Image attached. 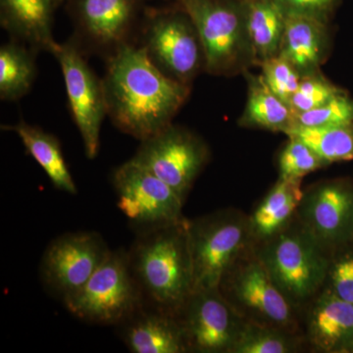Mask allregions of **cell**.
Listing matches in <instances>:
<instances>
[{
  "mask_svg": "<svg viewBox=\"0 0 353 353\" xmlns=\"http://www.w3.org/2000/svg\"><path fill=\"white\" fill-rule=\"evenodd\" d=\"M299 316L306 345L313 352H350L353 304L343 301L324 287Z\"/></svg>",
  "mask_w": 353,
  "mask_h": 353,
  "instance_id": "obj_16",
  "label": "cell"
},
{
  "mask_svg": "<svg viewBox=\"0 0 353 353\" xmlns=\"http://www.w3.org/2000/svg\"><path fill=\"white\" fill-rule=\"evenodd\" d=\"M102 82L111 122L139 141L171 125L190 92V85L165 75L134 43L108 58Z\"/></svg>",
  "mask_w": 353,
  "mask_h": 353,
  "instance_id": "obj_1",
  "label": "cell"
},
{
  "mask_svg": "<svg viewBox=\"0 0 353 353\" xmlns=\"http://www.w3.org/2000/svg\"><path fill=\"white\" fill-rule=\"evenodd\" d=\"M194 290L215 289L253 243L250 216L221 209L188 221Z\"/></svg>",
  "mask_w": 353,
  "mask_h": 353,
  "instance_id": "obj_5",
  "label": "cell"
},
{
  "mask_svg": "<svg viewBox=\"0 0 353 353\" xmlns=\"http://www.w3.org/2000/svg\"><path fill=\"white\" fill-rule=\"evenodd\" d=\"M37 51L11 41L0 48V99L16 101L30 92L37 78Z\"/></svg>",
  "mask_w": 353,
  "mask_h": 353,
  "instance_id": "obj_24",
  "label": "cell"
},
{
  "mask_svg": "<svg viewBox=\"0 0 353 353\" xmlns=\"http://www.w3.org/2000/svg\"><path fill=\"white\" fill-rule=\"evenodd\" d=\"M74 41L81 50L112 57L132 43L139 0H72Z\"/></svg>",
  "mask_w": 353,
  "mask_h": 353,
  "instance_id": "obj_14",
  "label": "cell"
},
{
  "mask_svg": "<svg viewBox=\"0 0 353 353\" xmlns=\"http://www.w3.org/2000/svg\"><path fill=\"white\" fill-rule=\"evenodd\" d=\"M109 252L105 241L95 232L58 236L51 241L41 259L44 285L64 303L82 290Z\"/></svg>",
  "mask_w": 353,
  "mask_h": 353,
  "instance_id": "obj_13",
  "label": "cell"
},
{
  "mask_svg": "<svg viewBox=\"0 0 353 353\" xmlns=\"http://www.w3.org/2000/svg\"><path fill=\"white\" fill-rule=\"evenodd\" d=\"M83 322L118 326L143 305L132 277L127 250H110L94 275L75 296L63 303Z\"/></svg>",
  "mask_w": 353,
  "mask_h": 353,
  "instance_id": "obj_7",
  "label": "cell"
},
{
  "mask_svg": "<svg viewBox=\"0 0 353 353\" xmlns=\"http://www.w3.org/2000/svg\"><path fill=\"white\" fill-rule=\"evenodd\" d=\"M188 221L137 234L127 252L143 304L175 316L194 292Z\"/></svg>",
  "mask_w": 353,
  "mask_h": 353,
  "instance_id": "obj_2",
  "label": "cell"
},
{
  "mask_svg": "<svg viewBox=\"0 0 353 353\" xmlns=\"http://www.w3.org/2000/svg\"><path fill=\"white\" fill-rule=\"evenodd\" d=\"M253 63L278 57L284 34L285 14L274 0H245Z\"/></svg>",
  "mask_w": 353,
  "mask_h": 353,
  "instance_id": "obj_23",
  "label": "cell"
},
{
  "mask_svg": "<svg viewBox=\"0 0 353 353\" xmlns=\"http://www.w3.org/2000/svg\"><path fill=\"white\" fill-rule=\"evenodd\" d=\"M63 75L70 110L83 143L85 157L94 159L101 146L102 121L108 115L103 82L88 66L73 39L52 52Z\"/></svg>",
  "mask_w": 353,
  "mask_h": 353,
  "instance_id": "obj_11",
  "label": "cell"
},
{
  "mask_svg": "<svg viewBox=\"0 0 353 353\" xmlns=\"http://www.w3.org/2000/svg\"><path fill=\"white\" fill-rule=\"evenodd\" d=\"M1 128L19 137L27 152L46 172L55 189L70 194H77L76 183L65 162L61 145L57 137L41 128L28 124L24 120Z\"/></svg>",
  "mask_w": 353,
  "mask_h": 353,
  "instance_id": "obj_21",
  "label": "cell"
},
{
  "mask_svg": "<svg viewBox=\"0 0 353 353\" xmlns=\"http://www.w3.org/2000/svg\"><path fill=\"white\" fill-rule=\"evenodd\" d=\"M288 15L306 16L328 24L340 0H274Z\"/></svg>",
  "mask_w": 353,
  "mask_h": 353,
  "instance_id": "obj_32",
  "label": "cell"
},
{
  "mask_svg": "<svg viewBox=\"0 0 353 353\" xmlns=\"http://www.w3.org/2000/svg\"><path fill=\"white\" fill-rule=\"evenodd\" d=\"M118 208L136 233L185 220V201L163 181L130 159L113 172Z\"/></svg>",
  "mask_w": 353,
  "mask_h": 353,
  "instance_id": "obj_9",
  "label": "cell"
},
{
  "mask_svg": "<svg viewBox=\"0 0 353 353\" xmlns=\"http://www.w3.org/2000/svg\"><path fill=\"white\" fill-rule=\"evenodd\" d=\"M285 134L303 141L327 165L353 160V124L332 127L296 126Z\"/></svg>",
  "mask_w": 353,
  "mask_h": 353,
  "instance_id": "obj_25",
  "label": "cell"
},
{
  "mask_svg": "<svg viewBox=\"0 0 353 353\" xmlns=\"http://www.w3.org/2000/svg\"><path fill=\"white\" fill-rule=\"evenodd\" d=\"M196 26L205 70L215 76L245 73L253 63L245 0H180Z\"/></svg>",
  "mask_w": 353,
  "mask_h": 353,
  "instance_id": "obj_4",
  "label": "cell"
},
{
  "mask_svg": "<svg viewBox=\"0 0 353 353\" xmlns=\"http://www.w3.org/2000/svg\"><path fill=\"white\" fill-rule=\"evenodd\" d=\"M117 327L131 352H189L176 316L159 309L143 304Z\"/></svg>",
  "mask_w": 353,
  "mask_h": 353,
  "instance_id": "obj_17",
  "label": "cell"
},
{
  "mask_svg": "<svg viewBox=\"0 0 353 353\" xmlns=\"http://www.w3.org/2000/svg\"><path fill=\"white\" fill-rule=\"evenodd\" d=\"M328 166L303 141L294 137H289V141L279 157V178L289 180H301L308 174Z\"/></svg>",
  "mask_w": 353,
  "mask_h": 353,
  "instance_id": "obj_27",
  "label": "cell"
},
{
  "mask_svg": "<svg viewBox=\"0 0 353 353\" xmlns=\"http://www.w3.org/2000/svg\"><path fill=\"white\" fill-rule=\"evenodd\" d=\"M328 51V24L306 16H285L279 55L287 59L301 77L319 72Z\"/></svg>",
  "mask_w": 353,
  "mask_h": 353,
  "instance_id": "obj_19",
  "label": "cell"
},
{
  "mask_svg": "<svg viewBox=\"0 0 353 353\" xmlns=\"http://www.w3.org/2000/svg\"><path fill=\"white\" fill-rule=\"evenodd\" d=\"M305 345L303 334L245 322L231 353H294Z\"/></svg>",
  "mask_w": 353,
  "mask_h": 353,
  "instance_id": "obj_26",
  "label": "cell"
},
{
  "mask_svg": "<svg viewBox=\"0 0 353 353\" xmlns=\"http://www.w3.org/2000/svg\"><path fill=\"white\" fill-rule=\"evenodd\" d=\"M353 124V99L339 95L320 108L297 114L294 127H332Z\"/></svg>",
  "mask_w": 353,
  "mask_h": 353,
  "instance_id": "obj_29",
  "label": "cell"
},
{
  "mask_svg": "<svg viewBox=\"0 0 353 353\" xmlns=\"http://www.w3.org/2000/svg\"><path fill=\"white\" fill-rule=\"evenodd\" d=\"M189 352L231 353L245 320L219 288L194 290L176 315Z\"/></svg>",
  "mask_w": 353,
  "mask_h": 353,
  "instance_id": "obj_12",
  "label": "cell"
},
{
  "mask_svg": "<svg viewBox=\"0 0 353 353\" xmlns=\"http://www.w3.org/2000/svg\"><path fill=\"white\" fill-rule=\"evenodd\" d=\"M245 73L248 83V101L240 119L241 126L284 134L292 129L296 115L289 104L272 92L261 75Z\"/></svg>",
  "mask_w": 353,
  "mask_h": 353,
  "instance_id": "obj_22",
  "label": "cell"
},
{
  "mask_svg": "<svg viewBox=\"0 0 353 353\" xmlns=\"http://www.w3.org/2000/svg\"><path fill=\"white\" fill-rule=\"evenodd\" d=\"M350 352H353V341H352V347H350Z\"/></svg>",
  "mask_w": 353,
  "mask_h": 353,
  "instance_id": "obj_33",
  "label": "cell"
},
{
  "mask_svg": "<svg viewBox=\"0 0 353 353\" xmlns=\"http://www.w3.org/2000/svg\"><path fill=\"white\" fill-rule=\"evenodd\" d=\"M209 155L208 145L199 136L172 123L141 141L132 160L170 185L185 201Z\"/></svg>",
  "mask_w": 353,
  "mask_h": 353,
  "instance_id": "obj_10",
  "label": "cell"
},
{
  "mask_svg": "<svg viewBox=\"0 0 353 353\" xmlns=\"http://www.w3.org/2000/svg\"><path fill=\"white\" fill-rule=\"evenodd\" d=\"M254 250L274 284L299 314L326 284L333 252L297 216L275 236L254 243Z\"/></svg>",
  "mask_w": 353,
  "mask_h": 353,
  "instance_id": "obj_3",
  "label": "cell"
},
{
  "mask_svg": "<svg viewBox=\"0 0 353 353\" xmlns=\"http://www.w3.org/2000/svg\"><path fill=\"white\" fill-rule=\"evenodd\" d=\"M261 77L272 92L289 104L301 81V75L284 57L278 55L260 65Z\"/></svg>",
  "mask_w": 353,
  "mask_h": 353,
  "instance_id": "obj_30",
  "label": "cell"
},
{
  "mask_svg": "<svg viewBox=\"0 0 353 353\" xmlns=\"http://www.w3.org/2000/svg\"><path fill=\"white\" fill-rule=\"evenodd\" d=\"M345 94L327 80L321 71L301 77V83L289 102L294 115L320 108L339 95Z\"/></svg>",
  "mask_w": 353,
  "mask_h": 353,
  "instance_id": "obj_28",
  "label": "cell"
},
{
  "mask_svg": "<svg viewBox=\"0 0 353 353\" xmlns=\"http://www.w3.org/2000/svg\"><path fill=\"white\" fill-rule=\"evenodd\" d=\"M353 246L333 253L325 288L353 304Z\"/></svg>",
  "mask_w": 353,
  "mask_h": 353,
  "instance_id": "obj_31",
  "label": "cell"
},
{
  "mask_svg": "<svg viewBox=\"0 0 353 353\" xmlns=\"http://www.w3.org/2000/svg\"><path fill=\"white\" fill-rule=\"evenodd\" d=\"M219 290L245 322L303 334L301 316L274 284L254 245L225 274Z\"/></svg>",
  "mask_w": 353,
  "mask_h": 353,
  "instance_id": "obj_6",
  "label": "cell"
},
{
  "mask_svg": "<svg viewBox=\"0 0 353 353\" xmlns=\"http://www.w3.org/2000/svg\"><path fill=\"white\" fill-rule=\"evenodd\" d=\"M139 46L167 77L183 85L205 70V57L199 32L183 9L154 11L141 28Z\"/></svg>",
  "mask_w": 353,
  "mask_h": 353,
  "instance_id": "obj_8",
  "label": "cell"
},
{
  "mask_svg": "<svg viewBox=\"0 0 353 353\" xmlns=\"http://www.w3.org/2000/svg\"><path fill=\"white\" fill-rule=\"evenodd\" d=\"M297 218L330 252L353 245V183L336 179L304 190Z\"/></svg>",
  "mask_w": 353,
  "mask_h": 353,
  "instance_id": "obj_15",
  "label": "cell"
},
{
  "mask_svg": "<svg viewBox=\"0 0 353 353\" xmlns=\"http://www.w3.org/2000/svg\"><path fill=\"white\" fill-rule=\"evenodd\" d=\"M60 0H0L1 27L12 41L52 54L58 43L53 38V14Z\"/></svg>",
  "mask_w": 353,
  "mask_h": 353,
  "instance_id": "obj_18",
  "label": "cell"
},
{
  "mask_svg": "<svg viewBox=\"0 0 353 353\" xmlns=\"http://www.w3.org/2000/svg\"><path fill=\"white\" fill-rule=\"evenodd\" d=\"M301 183V180L279 178L250 216L253 243L268 240L296 217L304 194Z\"/></svg>",
  "mask_w": 353,
  "mask_h": 353,
  "instance_id": "obj_20",
  "label": "cell"
}]
</instances>
